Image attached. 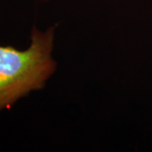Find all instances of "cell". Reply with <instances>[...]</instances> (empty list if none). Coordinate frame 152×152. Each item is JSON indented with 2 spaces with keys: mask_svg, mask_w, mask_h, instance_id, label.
<instances>
[{
  "mask_svg": "<svg viewBox=\"0 0 152 152\" xmlns=\"http://www.w3.org/2000/svg\"><path fill=\"white\" fill-rule=\"evenodd\" d=\"M55 26L42 32L34 26L31 45L26 50L0 46V112L20 98L42 90L56 71L52 58Z\"/></svg>",
  "mask_w": 152,
  "mask_h": 152,
  "instance_id": "obj_1",
  "label": "cell"
}]
</instances>
